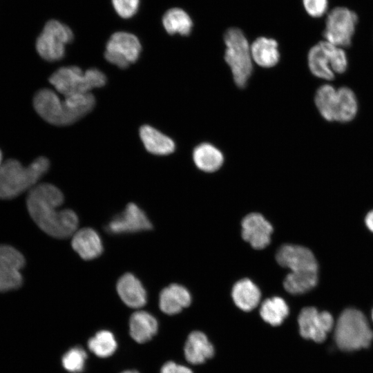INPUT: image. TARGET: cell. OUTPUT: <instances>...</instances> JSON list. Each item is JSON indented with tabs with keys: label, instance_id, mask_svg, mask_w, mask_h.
<instances>
[{
	"label": "cell",
	"instance_id": "f546056e",
	"mask_svg": "<svg viewBox=\"0 0 373 373\" xmlns=\"http://www.w3.org/2000/svg\"><path fill=\"white\" fill-rule=\"evenodd\" d=\"M86 358L87 354L85 350L77 346L70 349L63 355L61 363L68 372L79 373L85 367Z\"/></svg>",
	"mask_w": 373,
	"mask_h": 373
},
{
	"label": "cell",
	"instance_id": "e0dca14e",
	"mask_svg": "<svg viewBox=\"0 0 373 373\" xmlns=\"http://www.w3.org/2000/svg\"><path fill=\"white\" fill-rule=\"evenodd\" d=\"M71 245L74 251L84 260L99 257L103 252V244L99 233L92 228L77 230L73 235Z\"/></svg>",
	"mask_w": 373,
	"mask_h": 373
},
{
	"label": "cell",
	"instance_id": "4fadbf2b",
	"mask_svg": "<svg viewBox=\"0 0 373 373\" xmlns=\"http://www.w3.org/2000/svg\"><path fill=\"white\" fill-rule=\"evenodd\" d=\"M25 262L23 256L15 248L0 245V292L17 289L22 285L20 271Z\"/></svg>",
	"mask_w": 373,
	"mask_h": 373
},
{
	"label": "cell",
	"instance_id": "30bf717a",
	"mask_svg": "<svg viewBox=\"0 0 373 373\" xmlns=\"http://www.w3.org/2000/svg\"><path fill=\"white\" fill-rule=\"evenodd\" d=\"M358 17L346 7H336L327 14L323 31L325 40L341 48L348 47L355 32Z\"/></svg>",
	"mask_w": 373,
	"mask_h": 373
},
{
	"label": "cell",
	"instance_id": "2e32d148",
	"mask_svg": "<svg viewBox=\"0 0 373 373\" xmlns=\"http://www.w3.org/2000/svg\"><path fill=\"white\" fill-rule=\"evenodd\" d=\"M273 227L258 213H251L242 220V236L256 249H262L270 242Z\"/></svg>",
	"mask_w": 373,
	"mask_h": 373
},
{
	"label": "cell",
	"instance_id": "8d00e7d4",
	"mask_svg": "<svg viewBox=\"0 0 373 373\" xmlns=\"http://www.w3.org/2000/svg\"><path fill=\"white\" fill-rule=\"evenodd\" d=\"M372 321H373V309H372Z\"/></svg>",
	"mask_w": 373,
	"mask_h": 373
},
{
	"label": "cell",
	"instance_id": "5bb4252c",
	"mask_svg": "<svg viewBox=\"0 0 373 373\" xmlns=\"http://www.w3.org/2000/svg\"><path fill=\"white\" fill-rule=\"evenodd\" d=\"M152 228V223L145 212L136 204L131 202L108 222L105 229L109 233L118 235L149 231Z\"/></svg>",
	"mask_w": 373,
	"mask_h": 373
},
{
	"label": "cell",
	"instance_id": "7c38bea8",
	"mask_svg": "<svg viewBox=\"0 0 373 373\" xmlns=\"http://www.w3.org/2000/svg\"><path fill=\"white\" fill-rule=\"evenodd\" d=\"M334 323L333 316L329 312H319L314 307L303 308L298 316L300 336L316 343L325 340L333 328Z\"/></svg>",
	"mask_w": 373,
	"mask_h": 373
},
{
	"label": "cell",
	"instance_id": "e575fe53",
	"mask_svg": "<svg viewBox=\"0 0 373 373\" xmlns=\"http://www.w3.org/2000/svg\"><path fill=\"white\" fill-rule=\"evenodd\" d=\"M121 373H139V372L135 370H126Z\"/></svg>",
	"mask_w": 373,
	"mask_h": 373
},
{
	"label": "cell",
	"instance_id": "4316f807",
	"mask_svg": "<svg viewBox=\"0 0 373 373\" xmlns=\"http://www.w3.org/2000/svg\"><path fill=\"white\" fill-rule=\"evenodd\" d=\"M318 282V271H290L283 283L285 290L292 294H304L313 289Z\"/></svg>",
	"mask_w": 373,
	"mask_h": 373
},
{
	"label": "cell",
	"instance_id": "52a82bcc",
	"mask_svg": "<svg viewBox=\"0 0 373 373\" xmlns=\"http://www.w3.org/2000/svg\"><path fill=\"white\" fill-rule=\"evenodd\" d=\"M50 83L64 96L90 93L91 90L105 85L106 77L99 69L92 68L83 71L71 66L61 67L49 78Z\"/></svg>",
	"mask_w": 373,
	"mask_h": 373
},
{
	"label": "cell",
	"instance_id": "8992f818",
	"mask_svg": "<svg viewBox=\"0 0 373 373\" xmlns=\"http://www.w3.org/2000/svg\"><path fill=\"white\" fill-rule=\"evenodd\" d=\"M226 46L224 60L229 66L234 82L244 88L252 73L251 47L243 32L236 27L228 28L224 34Z\"/></svg>",
	"mask_w": 373,
	"mask_h": 373
},
{
	"label": "cell",
	"instance_id": "3957f363",
	"mask_svg": "<svg viewBox=\"0 0 373 373\" xmlns=\"http://www.w3.org/2000/svg\"><path fill=\"white\" fill-rule=\"evenodd\" d=\"M50 162L44 157L23 166L17 160L10 159L0 165V199L14 198L33 188L48 170Z\"/></svg>",
	"mask_w": 373,
	"mask_h": 373
},
{
	"label": "cell",
	"instance_id": "7a4b0ae2",
	"mask_svg": "<svg viewBox=\"0 0 373 373\" xmlns=\"http://www.w3.org/2000/svg\"><path fill=\"white\" fill-rule=\"evenodd\" d=\"M64 97V99H61L53 90L41 89L34 97V108L47 122L57 126H67L90 112L95 104V97L90 93Z\"/></svg>",
	"mask_w": 373,
	"mask_h": 373
},
{
	"label": "cell",
	"instance_id": "d590c367",
	"mask_svg": "<svg viewBox=\"0 0 373 373\" xmlns=\"http://www.w3.org/2000/svg\"><path fill=\"white\" fill-rule=\"evenodd\" d=\"M1 161H2V153H1V151H0V165L2 164Z\"/></svg>",
	"mask_w": 373,
	"mask_h": 373
},
{
	"label": "cell",
	"instance_id": "ac0fdd59",
	"mask_svg": "<svg viewBox=\"0 0 373 373\" xmlns=\"http://www.w3.org/2000/svg\"><path fill=\"white\" fill-rule=\"evenodd\" d=\"M116 289L121 300L129 307L140 308L146 303V289L131 273H126L118 279Z\"/></svg>",
	"mask_w": 373,
	"mask_h": 373
},
{
	"label": "cell",
	"instance_id": "484cf974",
	"mask_svg": "<svg viewBox=\"0 0 373 373\" xmlns=\"http://www.w3.org/2000/svg\"><path fill=\"white\" fill-rule=\"evenodd\" d=\"M162 24L170 35H189L193 28V21L189 14L182 8H172L163 15Z\"/></svg>",
	"mask_w": 373,
	"mask_h": 373
},
{
	"label": "cell",
	"instance_id": "4dcf8cb0",
	"mask_svg": "<svg viewBox=\"0 0 373 373\" xmlns=\"http://www.w3.org/2000/svg\"><path fill=\"white\" fill-rule=\"evenodd\" d=\"M112 4L119 16L124 19H128L137 12L140 0H112Z\"/></svg>",
	"mask_w": 373,
	"mask_h": 373
},
{
	"label": "cell",
	"instance_id": "277c9868",
	"mask_svg": "<svg viewBox=\"0 0 373 373\" xmlns=\"http://www.w3.org/2000/svg\"><path fill=\"white\" fill-rule=\"evenodd\" d=\"M314 102L321 116L329 122H350L358 111L356 97L345 86L335 88L329 84L322 85L316 92Z\"/></svg>",
	"mask_w": 373,
	"mask_h": 373
},
{
	"label": "cell",
	"instance_id": "836d02e7",
	"mask_svg": "<svg viewBox=\"0 0 373 373\" xmlns=\"http://www.w3.org/2000/svg\"><path fill=\"white\" fill-rule=\"evenodd\" d=\"M365 223L367 229L373 232V210L367 213L365 218Z\"/></svg>",
	"mask_w": 373,
	"mask_h": 373
},
{
	"label": "cell",
	"instance_id": "6da1fadb",
	"mask_svg": "<svg viewBox=\"0 0 373 373\" xmlns=\"http://www.w3.org/2000/svg\"><path fill=\"white\" fill-rule=\"evenodd\" d=\"M64 200L62 192L48 183L35 185L26 200L28 213L37 225L48 235L61 239L73 236L79 224L74 211L58 209Z\"/></svg>",
	"mask_w": 373,
	"mask_h": 373
},
{
	"label": "cell",
	"instance_id": "f1b7e54d",
	"mask_svg": "<svg viewBox=\"0 0 373 373\" xmlns=\"http://www.w3.org/2000/svg\"><path fill=\"white\" fill-rule=\"evenodd\" d=\"M114 335L108 330H101L88 341L89 350L96 356L106 358L111 356L117 349Z\"/></svg>",
	"mask_w": 373,
	"mask_h": 373
},
{
	"label": "cell",
	"instance_id": "5b68a950",
	"mask_svg": "<svg viewBox=\"0 0 373 373\" xmlns=\"http://www.w3.org/2000/svg\"><path fill=\"white\" fill-rule=\"evenodd\" d=\"M334 340L343 351H354L367 347L373 340L365 316L354 308L345 309L339 316L334 329Z\"/></svg>",
	"mask_w": 373,
	"mask_h": 373
},
{
	"label": "cell",
	"instance_id": "44dd1931",
	"mask_svg": "<svg viewBox=\"0 0 373 373\" xmlns=\"http://www.w3.org/2000/svg\"><path fill=\"white\" fill-rule=\"evenodd\" d=\"M140 137L145 149L152 154L166 155L175 151L173 140L149 125L140 127Z\"/></svg>",
	"mask_w": 373,
	"mask_h": 373
},
{
	"label": "cell",
	"instance_id": "ba28073f",
	"mask_svg": "<svg viewBox=\"0 0 373 373\" xmlns=\"http://www.w3.org/2000/svg\"><path fill=\"white\" fill-rule=\"evenodd\" d=\"M307 62L314 76L329 81L334 78L335 73L345 72L348 65L343 48L325 40L319 41L310 48Z\"/></svg>",
	"mask_w": 373,
	"mask_h": 373
},
{
	"label": "cell",
	"instance_id": "8fae6325",
	"mask_svg": "<svg viewBox=\"0 0 373 373\" xmlns=\"http://www.w3.org/2000/svg\"><path fill=\"white\" fill-rule=\"evenodd\" d=\"M142 46L138 38L127 32L113 33L106 43L105 59L119 68L125 69L139 58Z\"/></svg>",
	"mask_w": 373,
	"mask_h": 373
},
{
	"label": "cell",
	"instance_id": "ffe728a7",
	"mask_svg": "<svg viewBox=\"0 0 373 373\" xmlns=\"http://www.w3.org/2000/svg\"><path fill=\"white\" fill-rule=\"evenodd\" d=\"M184 352L189 363L198 365L204 363L213 356L214 348L204 333L194 331L189 334L184 345Z\"/></svg>",
	"mask_w": 373,
	"mask_h": 373
},
{
	"label": "cell",
	"instance_id": "cb8c5ba5",
	"mask_svg": "<svg viewBox=\"0 0 373 373\" xmlns=\"http://www.w3.org/2000/svg\"><path fill=\"white\" fill-rule=\"evenodd\" d=\"M231 296L238 307L243 311L249 312L258 305L261 293L259 288L251 280L243 278L233 285Z\"/></svg>",
	"mask_w": 373,
	"mask_h": 373
},
{
	"label": "cell",
	"instance_id": "7402d4cb",
	"mask_svg": "<svg viewBox=\"0 0 373 373\" xmlns=\"http://www.w3.org/2000/svg\"><path fill=\"white\" fill-rule=\"evenodd\" d=\"M130 334L134 341L144 343L156 334L158 323L156 318L145 311L134 312L129 321Z\"/></svg>",
	"mask_w": 373,
	"mask_h": 373
},
{
	"label": "cell",
	"instance_id": "9a60e30c",
	"mask_svg": "<svg viewBox=\"0 0 373 373\" xmlns=\"http://www.w3.org/2000/svg\"><path fill=\"white\" fill-rule=\"evenodd\" d=\"M276 259L282 267L291 271H318V264L312 251L300 245L285 244L278 250Z\"/></svg>",
	"mask_w": 373,
	"mask_h": 373
},
{
	"label": "cell",
	"instance_id": "1f68e13d",
	"mask_svg": "<svg viewBox=\"0 0 373 373\" xmlns=\"http://www.w3.org/2000/svg\"><path fill=\"white\" fill-rule=\"evenodd\" d=\"M307 13L312 17L323 16L327 10L328 0H302Z\"/></svg>",
	"mask_w": 373,
	"mask_h": 373
},
{
	"label": "cell",
	"instance_id": "603a6c76",
	"mask_svg": "<svg viewBox=\"0 0 373 373\" xmlns=\"http://www.w3.org/2000/svg\"><path fill=\"white\" fill-rule=\"evenodd\" d=\"M251 47L252 59L260 66L271 68L280 59L277 41L271 38L260 37L256 39Z\"/></svg>",
	"mask_w": 373,
	"mask_h": 373
},
{
	"label": "cell",
	"instance_id": "d4e9b609",
	"mask_svg": "<svg viewBox=\"0 0 373 373\" xmlns=\"http://www.w3.org/2000/svg\"><path fill=\"white\" fill-rule=\"evenodd\" d=\"M193 159L199 169L209 173L218 170L224 162L222 152L209 143L196 146L193 151Z\"/></svg>",
	"mask_w": 373,
	"mask_h": 373
},
{
	"label": "cell",
	"instance_id": "9c48e42d",
	"mask_svg": "<svg viewBox=\"0 0 373 373\" xmlns=\"http://www.w3.org/2000/svg\"><path fill=\"white\" fill-rule=\"evenodd\" d=\"M73 39V34L68 26L60 21L51 19L43 28L36 41V50L41 58L55 61L63 58L66 45Z\"/></svg>",
	"mask_w": 373,
	"mask_h": 373
},
{
	"label": "cell",
	"instance_id": "d6986e66",
	"mask_svg": "<svg viewBox=\"0 0 373 373\" xmlns=\"http://www.w3.org/2000/svg\"><path fill=\"white\" fill-rule=\"evenodd\" d=\"M191 302L189 291L182 285L171 284L164 288L159 296V306L162 312L173 315L180 313Z\"/></svg>",
	"mask_w": 373,
	"mask_h": 373
},
{
	"label": "cell",
	"instance_id": "83f0119b",
	"mask_svg": "<svg viewBox=\"0 0 373 373\" xmlns=\"http://www.w3.org/2000/svg\"><path fill=\"white\" fill-rule=\"evenodd\" d=\"M289 307L280 297L275 296L263 301L260 309L262 318L273 326L280 325L289 314Z\"/></svg>",
	"mask_w": 373,
	"mask_h": 373
},
{
	"label": "cell",
	"instance_id": "d6a6232c",
	"mask_svg": "<svg viewBox=\"0 0 373 373\" xmlns=\"http://www.w3.org/2000/svg\"><path fill=\"white\" fill-rule=\"evenodd\" d=\"M160 373H193V372L187 367L168 361L162 367Z\"/></svg>",
	"mask_w": 373,
	"mask_h": 373
}]
</instances>
